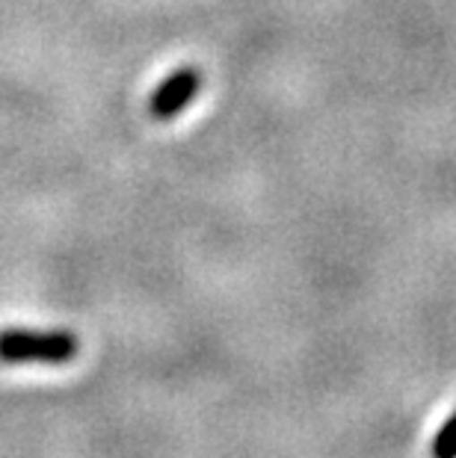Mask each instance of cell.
Returning <instances> with one entry per match:
<instances>
[{
	"mask_svg": "<svg viewBox=\"0 0 456 458\" xmlns=\"http://www.w3.org/2000/svg\"><path fill=\"white\" fill-rule=\"evenodd\" d=\"M430 458H456V408L430 441Z\"/></svg>",
	"mask_w": 456,
	"mask_h": 458,
	"instance_id": "3",
	"label": "cell"
},
{
	"mask_svg": "<svg viewBox=\"0 0 456 458\" xmlns=\"http://www.w3.org/2000/svg\"><path fill=\"white\" fill-rule=\"evenodd\" d=\"M202 83H205V74L199 72L196 65H181L172 74H167L160 81L158 89L151 92L149 98V115L154 122H169L187 110V104L202 92Z\"/></svg>",
	"mask_w": 456,
	"mask_h": 458,
	"instance_id": "2",
	"label": "cell"
},
{
	"mask_svg": "<svg viewBox=\"0 0 456 458\" xmlns=\"http://www.w3.org/2000/svg\"><path fill=\"white\" fill-rule=\"evenodd\" d=\"M81 355V340L72 331H0V364H69Z\"/></svg>",
	"mask_w": 456,
	"mask_h": 458,
	"instance_id": "1",
	"label": "cell"
}]
</instances>
